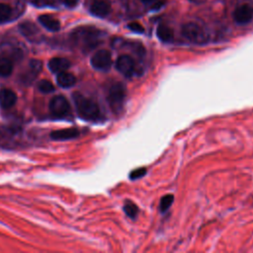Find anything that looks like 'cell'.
Listing matches in <instances>:
<instances>
[{"instance_id": "cell-1", "label": "cell", "mask_w": 253, "mask_h": 253, "mask_svg": "<svg viewBox=\"0 0 253 253\" xmlns=\"http://www.w3.org/2000/svg\"><path fill=\"white\" fill-rule=\"evenodd\" d=\"M72 36L84 53H89L100 45L102 32L94 27H80L74 30Z\"/></svg>"}, {"instance_id": "cell-2", "label": "cell", "mask_w": 253, "mask_h": 253, "mask_svg": "<svg viewBox=\"0 0 253 253\" xmlns=\"http://www.w3.org/2000/svg\"><path fill=\"white\" fill-rule=\"evenodd\" d=\"M72 98L76 112L81 119L91 122H95L101 119V110L99 105L95 101L88 97H85L78 92H74Z\"/></svg>"}, {"instance_id": "cell-3", "label": "cell", "mask_w": 253, "mask_h": 253, "mask_svg": "<svg viewBox=\"0 0 253 253\" xmlns=\"http://www.w3.org/2000/svg\"><path fill=\"white\" fill-rule=\"evenodd\" d=\"M127 98V90L123 83L115 82L109 89L107 94L108 104L114 114H120L125 106Z\"/></svg>"}, {"instance_id": "cell-4", "label": "cell", "mask_w": 253, "mask_h": 253, "mask_svg": "<svg viewBox=\"0 0 253 253\" xmlns=\"http://www.w3.org/2000/svg\"><path fill=\"white\" fill-rule=\"evenodd\" d=\"M182 35L191 43L195 45H206L209 40L207 31L196 23H187L182 27Z\"/></svg>"}, {"instance_id": "cell-5", "label": "cell", "mask_w": 253, "mask_h": 253, "mask_svg": "<svg viewBox=\"0 0 253 253\" xmlns=\"http://www.w3.org/2000/svg\"><path fill=\"white\" fill-rule=\"evenodd\" d=\"M116 70L127 78H132L135 75H140L142 70L137 67L136 61L128 55H123L116 62Z\"/></svg>"}, {"instance_id": "cell-6", "label": "cell", "mask_w": 253, "mask_h": 253, "mask_svg": "<svg viewBox=\"0 0 253 253\" xmlns=\"http://www.w3.org/2000/svg\"><path fill=\"white\" fill-rule=\"evenodd\" d=\"M51 114L55 118H64L71 112V105L68 99L62 95L55 96L49 105Z\"/></svg>"}, {"instance_id": "cell-7", "label": "cell", "mask_w": 253, "mask_h": 253, "mask_svg": "<svg viewBox=\"0 0 253 253\" xmlns=\"http://www.w3.org/2000/svg\"><path fill=\"white\" fill-rule=\"evenodd\" d=\"M91 66L93 69L100 72H108L112 67V55L107 50L96 52L91 58Z\"/></svg>"}, {"instance_id": "cell-8", "label": "cell", "mask_w": 253, "mask_h": 253, "mask_svg": "<svg viewBox=\"0 0 253 253\" xmlns=\"http://www.w3.org/2000/svg\"><path fill=\"white\" fill-rule=\"evenodd\" d=\"M42 69H43V64L41 61L39 60L30 61L28 68L21 75V78H20L21 82L24 85H30L36 79V77L40 74V72H42Z\"/></svg>"}, {"instance_id": "cell-9", "label": "cell", "mask_w": 253, "mask_h": 253, "mask_svg": "<svg viewBox=\"0 0 253 253\" xmlns=\"http://www.w3.org/2000/svg\"><path fill=\"white\" fill-rule=\"evenodd\" d=\"M253 19V7L244 4L237 7L233 12V20L240 25L247 24Z\"/></svg>"}, {"instance_id": "cell-10", "label": "cell", "mask_w": 253, "mask_h": 253, "mask_svg": "<svg viewBox=\"0 0 253 253\" xmlns=\"http://www.w3.org/2000/svg\"><path fill=\"white\" fill-rule=\"evenodd\" d=\"M90 12L96 17L104 18L110 14L111 6L105 0H96L90 7Z\"/></svg>"}, {"instance_id": "cell-11", "label": "cell", "mask_w": 253, "mask_h": 253, "mask_svg": "<svg viewBox=\"0 0 253 253\" xmlns=\"http://www.w3.org/2000/svg\"><path fill=\"white\" fill-rule=\"evenodd\" d=\"M17 102V95L14 91L3 88L0 90V107L3 109H9Z\"/></svg>"}, {"instance_id": "cell-12", "label": "cell", "mask_w": 253, "mask_h": 253, "mask_svg": "<svg viewBox=\"0 0 253 253\" xmlns=\"http://www.w3.org/2000/svg\"><path fill=\"white\" fill-rule=\"evenodd\" d=\"M79 136V131L74 128L58 130L51 133V138L54 141H69L73 140Z\"/></svg>"}, {"instance_id": "cell-13", "label": "cell", "mask_w": 253, "mask_h": 253, "mask_svg": "<svg viewBox=\"0 0 253 253\" xmlns=\"http://www.w3.org/2000/svg\"><path fill=\"white\" fill-rule=\"evenodd\" d=\"M71 68V62L65 58H54L49 62V69L53 73H61Z\"/></svg>"}, {"instance_id": "cell-14", "label": "cell", "mask_w": 253, "mask_h": 253, "mask_svg": "<svg viewBox=\"0 0 253 253\" xmlns=\"http://www.w3.org/2000/svg\"><path fill=\"white\" fill-rule=\"evenodd\" d=\"M38 20L43 27L51 32H58L61 29L60 21L51 15H41L39 16Z\"/></svg>"}, {"instance_id": "cell-15", "label": "cell", "mask_w": 253, "mask_h": 253, "mask_svg": "<svg viewBox=\"0 0 253 253\" xmlns=\"http://www.w3.org/2000/svg\"><path fill=\"white\" fill-rule=\"evenodd\" d=\"M19 134V131L17 128L14 127H3L0 129V144H6V146H8V144H11L10 142L14 137H16Z\"/></svg>"}, {"instance_id": "cell-16", "label": "cell", "mask_w": 253, "mask_h": 253, "mask_svg": "<svg viewBox=\"0 0 253 253\" xmlns=\"http://www.w3.org/2000/svg\"><path fill=\"white\" fill-rule=\"evenodd\" d=\"M57 82L63 88H70L76 83V78L72 73L63 72L61 73H58Z\"/></svg>"}, {"instance_id": "cell-17", "label": "cell", "mask_w": 253, "mask_h": 253, "mask_svg": "<svg viewBox=\"0 0 253 253\" xmlns=\"http://www.w3.org/2000/svg\"><path fill=\"white\" fill-rule=\"evenodd\" d=\"M19 30L23 36H25L26 38H28L31 41H32V39H35V37H37V35H39V32H40L38 27L34 23H31V22H24V23L20 24Z\"/></svg>"}, {"instance_id": "cell-18", "label": "cell", "mask_w": 253, "mask_h": 253, "mask_svg": "<svg viewBox=\"0 0 253 253\" xmlns=\"http://www.w3.org/2000/svg\"><path fill=\"white\" fill-rule=\"evenodd\" d=\"M157 38L163 43H170L174 39L173 30L166 25H159L156 29Z\"/></svg>"}, {"instance_id": "cell-19", "label": "cell", "mask_w": 253, "mask_h": 253, "mask_svg": "<svg viewBox=\"0 0 253 253\" xmlns=\"http://www.w3.org/2000/svg\"><path fill=\"white\" fill-rule=\"evenodd\" d=\"M13 72V65L10 60L0 58V77H8Z\"/></svg>"}, {"instance_id": "cell-20", "label": "cell", "mask_w": 253, "mask_h": 253, "mask_svg": "<svg viewBox=\"0 0 253 253\" xmlns=\"http://www.w3.org/2000/svg\"><path fill=\"white\" fill-rule=\"evenodd\" d=\"M174 202V196L172 194H168V195H165L161 198L160 202H159V211L160 213L164 214L165 212H167L170 207L172 206Z\"/></svg>"}, {"instance_id": "cell-21", "label": "cell", "mask_w": 253, "mask_h": 253, "mask_svg": "<svg viewBox=\"0 0 253 253\" xmlns=\"http://www.w3.org/2000/svg\"><path fill=\"white\" fill-rule=\"evenodd\" d=\"M124 212L129 217L136 219L138 217V214H139V208L137 207V205L135 203H133L131 201H127L124 205Z\"/></svg>"}, {"instance_id": "cell-22", "label": "cell", "mask_w": 253, "mask_h": 253, "mask_svg": "<svg viewBox=\"0 0 253 253\" xmlns=\"http://www.w3.org/2000/svg\"><path fill=\"white\" fill-rule=\"evenodd\" d=\"M12 9L8 4L0 3V23H4L10 19Z\"/></svg>"}, {"instance_id": "cell-23", "label": "cell", "mask_w": 253, "mask_h": 253, "mask_svg": "<svg viewBox=\"0 0 253 253\" xmlns=\"http://www.w3.org/2000/svg\"><path fill=\"white\" fill-rule=\"evenodd\" d=\"M38 87H39V90H40L41 92H43V93H51V92H54V91H55V86H54V84H53L51 81L45 80V79L40 81Z\"/></svg>"}, {"instance_id": "cell-24", "label": "cell", "mask_w": 253, "mask_h": 253, "mask_svg": "<svg viewBox=\"0 0 253 253\" xmlns=\"http://www.w3.org/2000/svg\"><path fill=\"white\" fill-rule=\"evenodd\" d=\"M146 168L145 167H142V168H138V169H135L133 170L131 173H130V179L132 180H138L142 177H144L145 174H146Z\"/></svg>"}, {"instance_id": "cell-25", "label": "cell", "mask_w": 253, "mask_h": 253, "mask_svg": "<svg viewBox=\"0 0 253 253\" xmlns=\"http://www.w3.org/2000/svg\"><path fill=\"white\" fill-rule=\"evenodd\" d=\"M128 28H129L131 31H133V32H135V33H139V34H142V33L145 32V28H144L141 24H139V23H137V22L130 23V24L128 25Z\"/></svg>"}, {"instance_id": "cell-26", "label": "cell", "mask_w": 253, "mask_h": 253, "mask_svg": "<svg viewBox=\"0 0 253 253\" xmlns=\"http://www.w3.org/2000/svg\"><path fill=\"white\" fill-rule=\"evenodd\" d=\"M36 6H52L54 4L53 0H31Z\"/></svg>"}, {"instance_id": "cell-27", "label": "cell", "mask_w": 253, "mask_h": 253, "mask_svg": "<svg viewBox=\"0 0 253 253\" xmlns=\"http://www.w3.org/2000/svg\"><path fill=\"white\" fill-rule=\"evenodd\" d=\"M79 0H63V2L68 6V7H74L77 5Z\"/></svg>"}, {"instance_id": "cell-28", "label": "cell", "mask_w": 253, "mask_h": 253, "mask_svg": "<svg viewBox=\"0 0 253 253\" xmlns=\"http://www.w3.org/2000/svg\"><path fill=\"white\" fill-rule=\"evenodd\" d=\"M143 2H145V3H148V2H150V1H152V0H142Z\"/></svg>"}, {"instance_id": "cell-29", "label": "cell", "mask_w": 253, "mask_h": 253, "mask_svg": "<svg viewBox=\"0 0 253 253\" xmlns=\"http://www.w3.org/2000/svg\"><path fill=\"white\" fill-rule=\"evenodd\" d=\"M191 1H195V0H191Z\"/></svg>"}]
</instances>
